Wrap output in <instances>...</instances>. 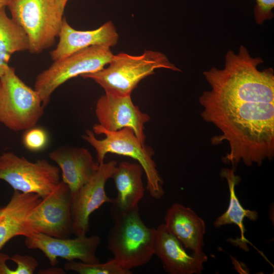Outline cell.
Here are the masks:
<instances>
[{
  "mask_svg": "<svg viewBox=\"0 0 274 274\" xmlns=\"http://www.w3.org/2000/svg\"><path fill=\"white\" fill-rule=\"evenodd\" d=\"M11 0H0V11L5 8L6 6L8 7Z\"/></svg>",
  "mask_w": 274,
  "mask_h": 274,
  "instance_id": "cell-27",
  "label": "cell"
},
{
  "mask_svg": "<svg viewBox=\"0 0 274 274\" xmlns=\"http://www.w3.org/2000/svg\"><path fill=\"white\" fill-rule=\"evenodd\" d=\"M25 237L26 247L41 251L53 266L58 263L57 257L68 261L78 259L87 263L99 262L96 255L101 241L98 235H80L74 238H62L35 233Z\"/></svg>",
  "mask_w": 274,
  "mask_h": 274,
  "instance_id": "cell-10",
  "label": "cell"
},
{
  "mask_svg": "<svg viewBox=\"0 0 274 274\" xmlns=\"http://www.w3.org/2000/svg\"><path fill=\"white\" fill-rule=\"evenodd\" d=\"M166 229L192 253H203L206 225L192 209L175 202L167 210L164 223Z\"/></svg>",
  "mask_w": 274,
  "mask_h": 274,
  "instance_id": "cell-16",
  "label": "cell"
},
{
  "mask_svg": "<svg viewBox=\"0 0 274 274\" xmlns=\"http://www.w3.org/2000/svg\"><path fill=\"white\" fill-rule=\"evenodd\" d=\"M10 258L8 255L0 252V274H13V270L7 264V262Z\"/></svg>",
  "mask_w": 274,
  "mask_h": 274,
  "instance_id": "cell-24",
  "label": "cell"
},
{
  "mask_svg": "<svg viewBox=\"0 0 274 274\" xmlns=\"http://www.w3.org/2000/svg\"><path fill=\"white\" fill-rule=\"evenodd\" d=\"M10 260L15 262L16 268L13 270V274H32L38 265V261L29 255L15 254Z\"/></svg>",
  "mask_w": 274,
  "mask_h": 274,
  "instance_id": "cell-22",
  "label": "cell"
},
{
  "mask_svg": "<svg viewBox=\"0 0 274 274\" xmlns=\"http://www.w3.org/2000/svg\"><path fill=\"white\" fill-rule=\"evenodd\" d=\"M39 273L43 274H62L65 272L62 268L55 267L40 270Z\"/></svg>",
  "mask_w": 274,
  "mask_h": 274,
  "instance_id": "cell-25",
  "label": "cell"
},
{
  "mask_svg": "<svg viewBox=\"0 0 274 274\" xmlns=\"http://www.w3.org/2000/svg\"><path fill=\"white\" fill-rule=\"evenodd\" d=\"M71 205V190L61 181L26 217V236L39 233L57 238H68L73 234Z\"/></svg>",
  "mask_w": 274,
  "mask_h": 274,
  "instance_id": "cell-8",
  "label": "cell"
},
{
  "mask_svg": "<svg viewBox=\"0 0 274 274\" xmlns=\"http://www.w3.org/2000/svg\"><path fill=\"white\" fill-rule=\"evenodd\" d=\"M112 220L108 248L116 262L127 270L149 262L154 255L156 229L144 223L139 208Z\"/></svg>",
  "mask_w": 274,
  "mask_h": 274,
  "instance_id": "cell-3",
  "label": "cell"
},
{
  "mask_svg": "<svg viewBox=\"0 0 274 274\" xmlns=\"http://www.w3.org/2000/svg\"><path fill=\"white\" fill-rule=\"evenodd\" d=\"M8 7L11 18L27 35L30 53H41L54 44L63 13L53 0H11Z\"/></svg>",
  "mask_w": 274,
  "mask_h": 274,
  "instance_id": "cell-5",
  "label": "cell"
},
{
  "mask_svg": "<svg viewBox=\"0 0 274 274\" xmlns=\"http://www.w3.org/2000/svg\"><path fill=\"white\" fill-rule=\"evenodd\" d=\"M144 173L138 162L123 161L117 165L111 177L117 191L111 203L112 219L139 208L144 195Z\"/></svg>",
  "mask_w": 274,
  "mask_h": 274,
  "instance_id": "cell-15",
  "label": "cell"
},
{
  "mask_svg": "<svg viewBox=\"0 0 274 274\" xmlns=\"http://www.w3.org/2000/svg\"><path fill=\"white\" fill-rule=\"evenodd\" d=\"M42 198L33 193L14 190L9 202L0 211V250L16 236H26V217Z\"/></svg>",
  "mask_w": 274,
  "mask_h": 274,
  "instance_id": "cell-17",
  "label": "cell"
},
{
  "mask_svg": "<svg viewBox=\"0 0 274 274\" xmlns=\"http://www.w3.org/2000/svg\"><path fill=\"white\" fill-rule=\"evenodd\" d=\"M82 137L95 150L99 164L104 162L108 153L126 156L136 160L143 168L150 195L157 199L164 195L163 180L152 158L154 152L141 143L131 129L110 131L98 124L93 126V131L86 130Z\"/></svg>",
  "mask_w": 274,
  "mask_h": 274,
  "instance_id": "cell-1",
  "label": "cell"
},
{
  "mask_svg": "<svg viewBox=\"0 0 274 274\" xmlns=\"http://www.w3.org/2000/svg\"><path fill=\"white\" fill-rule=\"evenodd\" d=\"M49 157L58 165L62 181L72 194L89 181L99 166L89 151L83 147L62 146L51 151Z\"/></svg>",
  "mask_w": 274,
  "mask_h": 274,
  "instance_id": "cell-14",
  "label": "cell"
},
{
  "mask_svg": "<svg viewBox=\"0 0 274 274\" xmlns=\"http://www.w3.org/2000/svg\"><path fill=\"white\" fill-rule=\"evenodd\" d=\"M49 141L48 134L43 128L36 126L26 130L22 137V143L27 150L39 152L46 147Z\"/></svg>",
  "mask_w": 274,
  "mask_h": 274,
  "instance_id": "cell-21",
  "label": "cell"
},
{
  "mask_svg": "<svg viewBox=\"0 0 274 274\" xmlns=\"http://www.w3.org/2000/svg\"><path fill=\"white\" fill-rule=\"evenodd\" d=\"M95 112L99 125L110 131L129 128L145 144V124L150 116L133 102L131 96H117L107 93L97 100Z\"/></svg>",
  "mask_w": 274,
  "mask_h": 274,
  "instance_id": "cell-11",
  "label": "cell"
},
{
  "mask_svg": "<svg viewBox=\"0 0 274 274\" xmlns=\"http://www.w3.org/2000/svg\"><path fill=\"white\" fill-rule=\"evenodd\" d=\"M29 42L23 28L7 14L5 8L0 11V76L9 66L11 55L29 50Z\"/></svg>",
  "mask_w": 274,
  "mask_h": 274,
  "instance_id": "cell-19",
  "label": "cell"
},
{
  "mask_svg": "<svg viewBox=\"0 0 274 274\" xmlns=\"http://www.w3.org/2000/svg\"><path fill=\"white\" fill-rule=\"evenodd\" d=\"M273 7L274 0H256L254 12L256 23L261 25L265 20L272 19Z\"/></svg>",
  "mask_w": 274,
  "mask_h": 274,
  "instance_id": "cell-23",
  "label": "cell"
},
{
  "mask_svg": "<svg viewBox=\"0 0 274 274\" xmlns=\"http://www.w3.org/2000/svg\"><path fill=\"white\" fill-rule=\"evenodd\" d=\"M113 55L110 48L93 46L54 61L37 76L34 85L44 108L49 104L52 94L59 86L73 78L102 69Z\"/></svg>",
  "mask_w": 274,
  "mask_h": 274,
  "instance_id": "cell-6",
  "label": "cell"
},
{
  "mask_svg": "<svg viewBox=\"0 0 274 274\" xmlns=\"http://www.w3.org/2000/svg\"><path fill=\"white\" fill-rule=\"evenodd\" d=\"M58 37V43L50 53L53 61L61 59L90 46L113 47L117 44L119 36L111 21L107 22L94 30H78L70 25L63 17Z\"/></svg>",
  "mask_w": 274,
  "mask_h": 274,
  "instance_id": "cell-13",
  "label": "cell"
},
{
  "mask_svg": "<svg viewBox=\"0 0 274 274\" xmlns=\"http://www.w3.org/2000/svg\"><path fill=\"white\" fill-rule=\"evenodd\" d=\"M1 208H0V211H1Z\"/></svg>",
  "mask_w": 274,
  "mask_h": 274,
  "instance_id": "cell-28",
  "label": "cell"
},
{
  "mask_svg": "<svg viewBox=\"0 0 274 274\" xmlns=\"http://www.w3.org/2000/svg\"><path fill=\"white\" fill-rule=\"evenodd\" d=\"M58 8L63 13H64V10L66 5V3L68 0H53Z\"/></svg>",
  "mask_w": 274,
  "mask_h": 274,
  "instance_id": "cell-26",
  "label": "cell"
},
{
  "mask_svg": "<svg viewBox=\"0 0 274 274\" xmlns=\"http://www.w3.org/2000/svg\"><path fill=\"white\" fill-rule=\"evenodd\" d=\"M60 174L58 166L45 159L31 162L12 152L0 155V180L14 190L36 193L43 198L60 183Z\"/></svg>",
  "mask_w": 274,
  "mask_h": 274,
  "instance_id": "cell-7",
  "label": "cell"
},
{
  "mask_svg": "<svg viewBox=\"0 0 274 274\" xmlns=\"http://www.w3.org/2000/svg\"><path fill=\"white\" fill-rule=\"evenodd\" d=\"M117 165L115 160L99 164L97 170L86 184L72 194V233L86 235L89 229V217L103 204L111 203L113 198L105 191L107 180L111 179Z\"/></svg>",
  "mask_w": 274,
  "mask_h": 274,
  "instance_id": "cell-9",
  "label": "cell"
},
{
  "mask_svg": "<svg viewBox=\"0 0 274 274\" xmlns=\"http://www.w3.org/2000/svg\"><path fill=\"white\" fill-rule=\"evenodd\" d=\"M156 229L154 255L169 274H200L208 259L204 253L188 254L180 242L161 224Z\"/></svg>",
  "mask_w": 274,
  "mask_h": 274,
  "instance_id": "cell-12",
  "label": "cell"
},
{
  "mask_svg": "<svg viewBox=\"0 0 274 274\" xmlns=\"http://www.w3.org/2000/svg\"><path fill=\"white\" fill-rule=\"evenodd\" d=\"M220 176L226 179L229 188V200L226 211L219 216L214 223L216 228L228 224L236 225L241 231V239L244 242L247 241L245 237V229L244 220L245 218L251 221H256L258 218V214L255 210L245 209L241 204L237 198L235 188L240 181V178L234 173L233 169L223 168Z\"/></svg>",
  "mask_w": 274,
  "mask_h": 274,
  "instance_id": "cell-18",
  "label": "cell"
},
{
  "mask_svg": "<svg viewBox=\"0 0 274 274\" xmlns=\"http://www.w3.org/2000/svg\"><path fill=\"white\" fill-rule=\"evenodd\" d=\"M44 109L38 92L9 66L0 76V123L13 131L26 130L36 126Z\"/></svg>",
  "mask_w": 274,
  "mask_h": 274,
  "instance_id": "cell-4",
  "label": "cell"
},
{
  "mask_svg": "<svg viewBox=\"0 0 274 274\" xmlns=\"http://www.w3.org/2000/svg\"><path fill=\"white\" fill-rule=\"evenodd\" d=\"M108 64L107 67L81 76L93 80L105 93L117 96L130 95L139 82L154 74L156 69L181 71L165 55L152 50H146L139 56L120 53L114 55Z\"/></svg>",
  "mask_w": 274,
  "mask_h": 274,
  "instance_id": "cell-2",
  "label": "cell"
},
{
  "mask_svg": "<svg viewBox=\"0 0 274 274\" xmlns=\"http://www.w3.org/2000/svg\"><path fill=\"white\" fill-rule=\"evenodd\" d=\"M67 271H74L80 274H131V270L121 267L113 259L105 263H87L70 261L63 265Z\"/></svg>",
  "mask_w": 274,
  "mask_h": 274,
  "instance_id": "cell-20",
  "label": "cell"
}]
</instances>
